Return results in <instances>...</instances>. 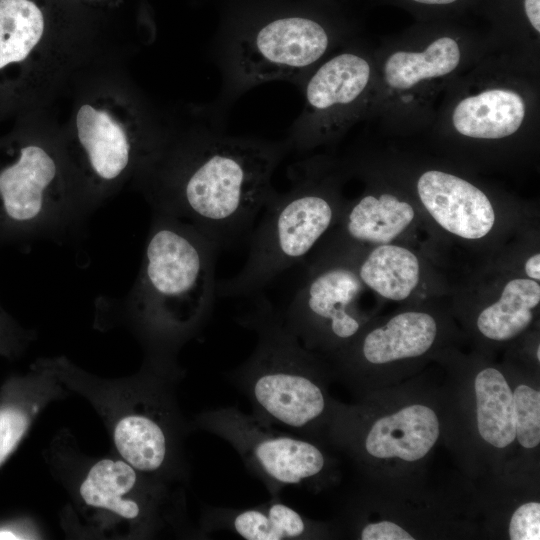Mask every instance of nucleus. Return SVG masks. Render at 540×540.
Instances as JSON below:
<instances>
[{
  "label": "nucleus",
  "instance_id": "obj_26",
  "mask_svg": "<svg viewBox=\"0 0 540 540\" xmlns=\"http://www.w3.org/2000/svg\"><path fill=\"white\" fill-rule=\"evenodd\" d=\"M512 540L540 539V504L528 502L519 506L513 513L509 524Z\"/></svg>",
  "mask_w": 540,
  "mask_h": 540
},
{
  "label": "nucleus",
  "instance_id": "obj_9",
  "mask_svg": "<svg viewBox=\"0 0 540 540\" xmlns=\"http://www.w3.org/2000/svg\"><path fill=\"white\" fill-rule=\"evenodd\" d=\"M196 425L230 443L271 496L317 479L326 467L325 455L311 441L276 431L235 407L204 411Z\"/></svg>",
  "mask_w": 540,
  "mask_h": 540
},
{
  "label": "nucleus",
  "instance_id": "obj_16",
  "mask_svg": "<svg viewBox=\"0 0 540 540\" xmlns=\"http://www.w3.org/2000/svg\"><path fill=\"white\" fill-rule=\"evenodd\" d=\"M134 467L124 460L102 459L88 471L80 485V496L90 508L134 523H153L155 499L160 494L137 496L143 482ZM152 487V486H151Z\"/></svg>",
  "mask_w": 540,
  "mask_h": 540
},
{
  "label": "nucleus",
  "instance_id": "obj_30",
  "mask_svg": "<svg viewBox=\"0 0 540 540\" xmlns=\"http://www.w3.org/2000/svg\"><path fill=\"white\" fill-rule=\"evenodd\" d=\"M525 272L532 280H540V255L538 253L526 261Z\"/></svg>",
  "mask_w": 540,
  "mask_h": 540
},
{
  "label": "nucleus",
  "instance_id": "obj_32",
  "mask_svg": "<svg viewBox=\"0 0 540 540\" xmlns=\"http://www.w3.org/2000/svg\"><path fill=\"white\" fill-rule=\"evenodd\" d=\"M411 1L420 3V4H426V5H448L458 0H411Z\"/></svg>",
  "mask_w": 540,
  "mask_h": 540
},
{
  "label": "nucleus",
  "instance_id": "obj_6",
  "mask_svg": "<svg viewBox=\"0 0 540 540\" xmlns=\"http://www.w3.org/2000/svg\"><path fill=\"white\" fill-rule=\"evenodd\" d=\"M167 134L129 99L94 94L77 103L62 137L91 212L136 177Z\"/></svg>",
  "mask_w": 540,
  "mask_h": 540
},
{
  "label": "nucleus",
  "instance_id": "obj_1",
  "mask_svg": "<svg viewBox=\"0 0 540 540\" xmlns=\"http://www.w3.org/2000/svg\"><path fill=\"white\" fill-rule=\"evenodd\" d=\"M286 141L230 136L207 129L168 133L133 179L152 212L184 221L218 249L247 235L276 190Z\"/></svg>",
  "mask_w": 540,
  "mask_h": 540
},
{
  "label": "nucleus",
  "instance_id": "obj_7",
  "mask_svg": "<svg viewBox=\"0 0 540 540\" xmlns=\"http://www.w3.org/2000/svg\"><path fill=\"white\" fill-rule=\"evenodd\" d=\"M288 176L289 189L276 191L262 211L243 267L232 278L216 283V294L246 297L258 293L305 257L330 227L335 207L314 164L295 163Z\"/></svg>",
  "mask_w": 540,
  "mask_h": 540
},
{
  "label": "nucleus",
  "instance_id": "obj_10",
  "mask_svg": "<svg viewBox=\"0 0 540 540\" xmlns=\"http://www.w3.org/2000/svg\"><path fill=\"white\" fill-rule=\"evenodd\" d=\"M361 289L362 282L352 269H324L295 293L282 313L284 323L306 346L315 341L320 329L334 339H350L359 331L360 323L348 308Z\"/></svg>",
  "mask_w": 540,
  "mask_h": 540
},
{
  "label": "nucleus",
  "instance_id": "obj_19",
  "mask_svg": "<svg viewBox=\"0 0 540 540\" xmlns=\"http://www.w3.org/2000/svg\"><path fill=\"white\" fill-rule=\"evenodd\" d=\"M437 334L434 318L424 312H404L385 326L368 332L361 345V355L371 364L417 357L433 344Z\"/></svg>",
  "mask_w": 540,
  "mask_h": 540
},
{
  "label": "nucleus",
  "instance_id": "obj_12",
  "mask_svg": "<svg viewBox=\"0 0 540 540\" xmlns=\"http://www.w3.org/2000/svg\"><path fill=\"white\" fill-rule=\"evenodd\" d=\"M168 400L160 389H151L145 409L115 424L116 450L139 472L167 474L175 466L174 411Z\"/></svg>",
  "mask_w": 540,
  "mask_h": 540
},
{
  "label": "nucleus",
  "instance_id": "obj_22",
  "mask_svg": "<svg viewBox=\"0 0 540 540\" xmlns=\"http://www.w3.org/2000/svg\"><path fill=\"white\" fill-rule=\"evenodd\" d=\"M419 261L410 250L390 244L373 249L359 267L362 283L384 298L406 299L419 282Z\"/></svg>",
  "mask_w": 540,
  "mask_h": 540
},
{
  "label": "nucleus",
  "instance_id": "obj_17",
  "mask_svg": "<svg viewBox=\"0 0 540 540\" xmlns=\"http://www.w3.org/2000/svg\"><path fill=\"white\" fill-rule=\"evenodd\" d=\"M204 531H229L246 540H297L314 535L311 522L278 496L247 509L210 507L202 519Z\"/></svg>",
  "mask_w": 540,
  "mask_h": 540
},
{
  "label": "nucleus",
  "instance_id": "obj_27",
  "mask_svg": "<svg viewBox=\"0 0 540 540\" xmlns=\"http://www.w3.org/2000/svg\"><path fill=\"white\" fill-rule=\"evenodd\" d=\"M26 335L0 306V352L11 355L21 349Z\"/></svg>",
  "mask_w": 540,
  "mask_h": 540
},
{
  "label": "nucleus",
  "instance_id": "obj_11",
  "mask_svg": "<svg viewBox=\"0 0 540 540\" xmlns=\"http://www.w3.org/2000/svg\"><path fill=\"white\" fill-rule=\"evenodd\" d=\"M464 60V44L449 34L439 35L425 43L389 52L377 72V85L392 100L409 104L448 81Z\"/></svg>",
  "mask_w": 540,
  "mask_h": 540
},
{
  "label": "nucleus",
  "instance_id": "obj_3",
  "mask_svg": "<svg viewBox=\"0 0 540 540\" xmlns=\"http://www.w3.org/2000/svg\"><path fill=\"white\" fill-rule=\"evenodd\" d=\"M218 250L192 225L152 212L139 273L124 305L153 358L171 360L206 323L216 294Z\"/></svg>",
  "mask_w": 540,
  "mask_h": 540
},
{
  "label": "nucleus",
  "instance_id": "obj_4",
  "mask_svg": "<svg viewBox=\"0 0 540 540\" xmlns=\"http://www.w3.org/2000/svg\"><path fill=\"white\" fill-rule=\"evenodd\" d=\"M91 213L62 135L0 146V247L62 238Z\"/></svg>",
  "mask_w": 540,
  "mask_h": 540
},
{
  "label": "nucleus",
  "instance_id": "obj_2",
  "mask_svg": "<svg viewBox=\"0 0 540 540\" xmlns=\"http://www.w3.org/2000/svg\"><path fill=\"white\" fill-rule=\"evenodd\" d=\"M318 0H232L216 37L223 95L271 81L301 85L343 38Z\"/></svg>",
  "mask_w": 540,
  "mask_h": 540
},
{
  "label": "nucleus",
  "instance_id": "obj_15",
  "mask_svg": "<svg viewBox=\"0 0 540 540\" xmlns=\"http://www.w3.org/2000/svg\"><path fill=\"white\" fill-rule=\"evenodd\" d=\"M528 113V98L519 88L489 84L455 102L450 124L466 138L500 140L516 134L527 122Z\"/></svg>",
  "mask_w": 540,
  "mask_h": 540
},
{
  "label": "nucleus",
  "instance_id": "obj_5",
  "mask_svg": "<svg viewBox=\"0 0 540 540\" xmlns=\"http://www.w3.org/2000/svg\"><path fill=\"white\" fill-rule=\"evenodd\" d=\"M240 322L256 332L258 341L251 356L230 372V380L259 420L307 432L328 409L312 357L266 299L257 300Z\"/></svg>",
  "mask_w": 540,
  "mask_h": 540
},
{
  "label": "nucleus",
  "instance_id": "obj_20",
  "mask_svg": "<svg viewBox=\"0 0 540 540\" xmlns=\"http://www.w3.org/2000/svg\"><path fill=\"white\" fill-rule=\"evenodd\" d=\"M414 215L413 207L395 195L368 194L349 211L346 232L356 241L388 244L408 227Z\"/></svg>",
  "mask_w": 540,
  "mask_h": 540
},
{
  "label": "nucleus",
  "instance_id": "obj_24",
  "mask_svg": "<svg viewBox=\"0 0 540 540\" xmlns=\"http://www.w3.org/2000/svg\"><path fill=\"white\" fill-rule=\"evenodd\" d=\"M515 435L524 448H535L540 442V393L527 385L513 392Z\"/></svg>",
  "mask_w": 540,
  "mask_h": 540
},
{
  "label": "nucleus",
  "instance_id": "obj_31",
  "mask_svg": "<svg viewBox=\"0 0 540 540\" xmlns=\"http://www.w3.org/2000/svg\"><path fill=\"white\" fill-rule=\"evenodd\" d=\"M83 7L93 9L99 5L107 4L110 0H71Z\"/></svg>",
  "mask_w": 540,
  "mask_h": 540
},
{
  "label": "nucleus",
  "instance_id": "obj_29",
  "mask_svg": "<svg viewBox=\"0 0 540 540\" xmlns=\"http://www.w3.org/2000/svg\"><path fill=\"white\" fill-rule=\"evenodd\" d=\"M523 8L526 18L535 33H540V0H524Z\"/></svg>",
  "mask_w": 540,
  "mask_h": 540
},
{
  "label": "nucleus",
  "instance_id": "obj_28",
  "mask_svg": "<svg viewBox=\"0 0 540 540\" xmlns=\"http://www.w3.org/2000/svg\"><path fill=\"white\" fill-rule=\"evenodd\" d=\"M362 540H413L414 537L399 525L381 521L365 525L360 532Z\"/></svg>",
  "mask_w": 540,
  "mask_h": 540
},
{
  "label": "nucleus",
  "instance_id": "obj_14",
  "mask_svg": "<svg viewBox=\"0 0 540 540\" xmlns=\"http://www.w3.org/2000/svg\"><path fill=\"white\" fill-rule=\"evenodd\" d=\"M90 11L70 0H0V70L23 63L58 26Z\"/></svg>",
  "mask_w": 540,
  "mask_h": 540
},
{
  "label": "nucleus",
  "instance_id": "obj_33",
  "mask_svg": "<svg viewBox=\"0 0 540 540\" xmlns=\"http://www.w3.org/2000/svg\"><path fill=\"white\" fill-rule=\"evenodd\" d=\"M537 359L540 360V348H539V346L537 348Z\"/></svg>",
  "mask_w": 540,
  "mask_h": 540
},
{
  "label": "nucleus",
  "instance_id": "obj_13",
  "mask_svg": "<svg viewBox=\"0 0 540 540\" xmlns=\"http://www.w3.org/2000/svg\"><path fill=\"white\" fill-rule=\"evenodd\" d=\"M419 198L445 230L465 239L487 235L495 212L486 194L469 181L440 170H428L417 181Z\"/></svg>",
  "mask_w": 540,
  "mask_h": 540
},
{
  "label": "nucleus",
  "instance_id": "obj_25",
  "mask_svg": "<svg viewBox=\"0 0 540 540\" xmlns=\"http://www.w3.org/2000/svg\"><path fill=\"white\" fill-rule=\"evenodd\" d=\"M38 405L7 404L0 407V465L10 456L25 435Z\"/></svg>",
  "mask_w": 540,
  "mask_h": 540
},
{
  "label": "nucleus",
  "instance_id": "obj_8",
  "mask_svg": "<svg viewBox=\"0 0 540 540\" xmlns=\"http://www.w3.org/2000/svg\"><path fill=\"white\" fill-rule=\"evenodd\" d=\"M302 112L289 129V149L304 151L339 135L366 112L377 89L376 66L357 49L331 55L301 84Z\"/></svg>",
  "mask_w": 540,
  "mask_h": 540
},
{
  "label": "nucleus",
  "instance_id": "obj_23",
  "mask_svg": "<svg viewBox=\"0 0 540 540\" xmlns=\"http://www.w3.org/2000/svg\"><path fill=\"white\" fill-rule=\"evenodd\" d=\"M539 301L540 286L535 280L513 279L505 285L499 300L479 314L477 327L489 339L509 340L529 326Z\"/></svg>",
  "mask_w": 540,
  "mask_h": 540
},
{
  "label": "nucleus",
  "instance_id": "obj_21",
  "mask_svg": "<svg viewBox=\"0 0 540 540\" xmlns=\"http://www.w3.org/2000/svg\"><path fill=\"white\" fill-rule=\"evenodd\" d=\"M477 425L481 437L496 448H504L515 440L513 393L495 368L480 371L474 382Z\"/></svg>",
  "mask_w": 540,
  "mask_h": 540
},
{
  "label": "nucleus",
  "instance_id": "obj_18",
  "mask_svg": "<svg viewBox=\"0 0 540 540\" xmlns=\"http://www.w3.org/2000/svg\"><path fill=\"white\" fill-rule=\"evenodd\" d=\"M440 433L436 413L413 404L377 419L367 431L364 449L375 458L417 461L431 450Z\"/></svg>",
  "mask_w": 540,
  "mask_h": 540
}]
</instances>
